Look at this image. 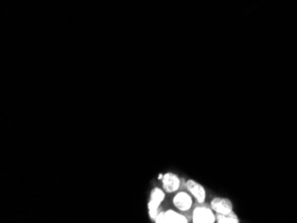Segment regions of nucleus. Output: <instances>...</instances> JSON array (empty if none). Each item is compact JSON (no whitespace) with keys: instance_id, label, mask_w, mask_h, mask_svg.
<instances>
[{"instance_id":"nucleus-1","label":"nucleus","mask_w":297,"mask_h":223,"mask_svg":"<svg viewBox=\"0 0 297 223\" xmlns=\"http://www.w3.org/2000/svg\"><path fill=\"white\" fill-rule=\"evenodd\" d=\"M165 198V191H162L160 188H154L153 190L150 192L149 196V201L148 203V215L149 218L152 221H155V219L158 215V210H159L160 204L163 202Z\"/></svg>"},{"instance_id":"nucleus-2","label":"nucleus","mask_w":297,"mask_h":223,"mask_svg":"<svg viewBox=\"0 0 297 223\" xmlns=\"http://www.w3.org/2000/svg\"><path fill=\"white\" fill-rule=\"evenodd\" d=\"M216 216L214 210L207 207H197L192 213V222L194 223H214Z\"/></svg>"},{"instance_id":"nucleus-3","label":"nucleus","mask_w":297,"mask_h":223,"mask_svg":"<svg viewBox=\"0 0 297 223\" xmlns=\"http://www.w3.org/2000/svg\"><path fill=\"white\" fill-rule=\"evenodd\" d=\"M154 222L156 223H187L188 219L174 210H167L158 213Z\"/></svg>"},{"instance_id":"nucleus-4","label":"nucleus","mask_w":297,"mask_h":223,"mask_svg":"<svg viewBox=\"0 0 297 223\" xmlns=\"http://www.w3.org/2000/svg\"><path fill=\"white\" fill-rule=\"evenodd\" d=\"M186 188L189 192H191V195L196 198L197 202L198 204L205 202L207 197L206 190L200 183L194 180H188L186 181Z\"/></svg>"},{"instance_id":"nucleus-5","label":"nucleus","mask_w":297,"mask_h":223,"mask_svg":"<svg viewBox=\"0 0 297 223\" xmlns=\"http://www.w3.org/2000/svg\"><path fill=\"white\" fill-rule=\"evenodd\" d=\"M162 184L165 191L167 193H174L177 191L180 188V178L174 173H166L162 178Z\"/></svg>"},{"instance_id":"nucleus-6","label":"nucleus","mask_w":297,"mask_h":223,"mask_svg":"<svg viewBox=\"0 0 297 223\" xmlns=\"http://www.w3.org/2000/svg\"><path fill=\"white\" fill-rule=\"evenodd\" d=\"M211 207L216 213H228L233 211V205L226 197H214L211 201Z\"/></svg>"},{"instance_id":"nucleus-7","label":"nucleus","mask_w":297,"mask_h":223,"mask_svg":"<svg viewBox=\"0 0 297 223\" xmlns=\"http://www.w3.org/2000/svg\"><path fill=\"white\" fill-rule=\"evenodd\" d=\"M174 206L182 212H187L192 207V197L184 191L178 192L174 197Z\"/></svg>"},{"instance_id":"nucleus-8","label":"nucleus","mask_w":297,"mask_h":223,"mask_svg":"<svg viewBox=\"0 0 297 223\" xmlns=\"http://www.w3.org/2000/svg\"><path fill=\"white\" fill-rule=\"evenodd\" d=\"M218 223H239V219L233 211L228 213H216Z\"/></svg>"},{"instance_id":"nucleus-9","label":"nucleus","mask_w":297,"mask_h":223,"mask_svg":"<svg viewBox=\"0 0 297 223\" xmlns=\"http://www.w3.org/2000/svg\"><path fill=\"white\" fill-rule=\"evenodd\" d=\"M162 178H163V175L160 174L159 176V180H162Z\"/></svg>"}]
</instances>
